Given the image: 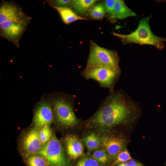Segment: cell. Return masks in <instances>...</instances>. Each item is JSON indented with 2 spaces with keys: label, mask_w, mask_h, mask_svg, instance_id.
Here are the masks:
<instances>
[{
  "label": "cell",
  "mask_w": 166,
  "mask_h": 166,
  "mask_svg": "<svg viewBox=\"0 0 166 166\" xmlns=\"http://www.w3.org/2000/svg\"><path fill=\"white\" fill-rule=\"evenodd\" d=\"M92 156L99 164L103 166L107 165L111 161L108 153L104 148L95 151Z\"/></svg>",
  "instance_id": "e0dca14e"
},
{
  "label": "cell",
  "mask_w": 166,
  "mask_h": 166,
  "mask_svg": "<svg viewBox=\"0 0 166 166\" xmlns=\"http://www.w3.org/2000/svg\"><path fill=\"white\" fill-rule=\"evenodd\" d=\"M132 159L130 154L126 148L121 152L118 154L115 160L110 166H115L120 162L124 161H128Z\"/></svg>",
  "instance_id": "7402d4cb"
},
{
  "label": "cell",
  "mask_w": 166,
  "mask_h": 166,
  "mask_svg": "<svg viewBox=\"0 0 166 166\" xmlns=\"http://www.w3.org/2000/svg\"><path fill=\"white\" fill-rule=\"evenodd\" d=\"M45 160L39 156L33 155L28 158L27 162L28 166H48Z\"/></svg>",
  "instance_id": "d6986e66"
},
{
  "label": "cell",
  "mask_w": 166,
  "mask_h": 166,
  "mask_svg": "<svg viewBox=\"0 0 166 166\" xmlns=\"http://www.w3.org/2000/svg\"><path fill=\"white\" fill-rule=\"evenodd\" d=\"M115 0H106L105 1L104 8L108 14L109 18L114 21L116 19L115 15Z\"/></svg>",
  "instance_id": "ffe728a7"
},
{
  "label": "cell",
  "mask_w": 166,
  "mask_h": 166,
  "mask_svg": "<svg viewBox=\"0 0 166 166\" xmlns=\"http://www.w3.org/2000/svg\"><path fill=\"white\" fill-rule=\"evenodd\" d=\"M27 16L21 7L12 1H3L0 6V24L8 21L24 18Z\"/></svg>",
  "instance_id": "9c48e42d"
},
{
  "label": "cell",
  "mask_w": 166,
  "mask_h": 166,
  "mask_svg": "<svg viewBox=\"0 0 166 166\" xmlns=\"http://www.w3.org/2000/svg\"><path fill=\"white\" fill-rule=\"evenodd\" d=\"M83 141L89 151H93L98 148L101 145V140L96 133H91L84 137Z\"/></svg>",
  "instance_id": "2e32d148"
},
{
  "label": "cell",
  "mask_w": 166,
  "mask_h": 166,
  "mask_svg": "<svg viewBox=\"0 0 166 166\" xmlns=\"http://www.w3.org/2000/svg\"><path fill=\"white\" fill-rule=\"evenodd\" d=\"M114 10L116 19H123L137 15L126 6L124 1L122 0H115Z\"/></svg>",
  "instance_id": "5bb4252c"
},
{
  "label": "cell",
  "mask_w": 166,
  "mask_h": 166,
  "mask_svg": "<svg viewBox=\"0 0 166 166\" xmlns=\"http://www.w3.org/2000/svg\"><path fill=\"white\" fill-rule=\"evenodd\" d=\"M97 1L96 0H74L72 5L76 12L82 14L87 11Z\"/></svg>",
  "instance_id": "9a60e30c"
},
{
  "label": "cell",
  "mask_w": 166,
  "mask_h": 166,
  "mask_svg": "<svg viewBox=\"0 0 166 166\" xmlns=\"http://www.w3.org/2000/svg\"><path fill=\"white\" fill-rule=\"evenodd\" d=\"M51 131L49 125L43 126L39 132V137L42 144H45L52 136Z\"/></svg>",
  "instance_id": "44dd1931"
},
{
  "label": "cell",
  "mask_w": 166,
  "mask_h": 166,
  "mask_svg": "<svg viewBox=\"0 0 166 166\" xmlns=\"http://www.w3.org/2000/svg\"><path fill=\"white\" fill-rule=\"evenodd\" d=\"M151 17L143 18L139 21L136 29L128 34H123L113 32V35L119 38L124 44L134 43L140 45H150L161 50L164 48L166 38L155 35L152 32L149 25Z\"/></svg>",
  "instance_id": "7a4b0ae2"
},
{
  "label": "cell",
  "mask_w": 166,
  "mask_h": 166,
  "mask_svg": "<svg viewBox=\"0 0 166 166\" xmlns=\"http://www.w3.org/2000/svg\"><path fill=\"white\" fill-rule=\"evenodd\" d=\"M42 144L39 137V132L34 128L30 131L24 137L22 143L24 150L32 154L39 152Z\"/></svg>",
  "instance_id": "8fae6325"
},
{
  "label": "cell",
  "mask_w": 166,
  "mask_h": 166,
  "mask_svg": "<svg viewBox=\"0 0 166 166\" xmlns=\"http://www.w3.org/2000/svg\"><path fill=\"white\" fill-rule=\"evenodd\" d=\"M117 52L102 47L93 41L90 42L89 57L85 69L98 66H105L120 69Z\"/></svg>",
  "instance_id": "5b68a950"
},
{
  "label": "cell",
  "mask_w": 166,
  "mask_h": 166,
  "mask_svg": "<svg viewBox=\"0 0 166 166\" xmlns=\"http://www.w3.org/2000/svg\"><path fill=\"white\" fill-rule=\"evenodd\" d=\"M55 117L61 124L72 127L76 125L78 120L73 111L70 97L65 95H56L50 99Z\"/></svg>",
  "instance_id": "277c9868"
},
{
  "label": "cell",
  "mask_w": 166,
  "mask_h": 166,
  "mask_svg": "<svg viewBox=\"0 0 166 166\" xmlns=\"http://www.w3.org/2000/svg\"><path fill=\"white\" fill-rule=\"evenodd\" d=\"M121 74L120 69L105 66H98L85 69L81 73L86 79L97 81L102 87L114 90L116 83Z\"/></svg>",
  "instance_id": "3957f363"
},
{
  "label": "cell",
  "mask_w": 166,
  "mask_h": 166,
  "mask_svg": "<svg viewBox=\"0 0 166 166\" xmlns=\"http://www.w3.org/2000/svg\"><path fill=\"white\" fill-rule=\"evenodd\" d=\"M41 101L35 112L33 121L36 126L43 127L52 122L53 115L50 104L44 99Z\"/></svg>",
  "instance_id": "30bf717a"
},
{
  "label": "cell",
  "mask_w": 166,
  "mask_h": 166,
  "mask_svg": "<svg viewBox=\"0 0 166 166\" xmlns=\"http://www.w3.org/2000/svg\"><path fill=\"white\" fill-rule=\"evenodd\" d=\"M130 166H143L140 162L133 159L128 161Z\"/></svg>",
  "instance_id": "d4e9b609"
},
{
  "label": "cell",
  "mask_w": 166,
  "mask_h": 166,
  "mask_svg": "<svg viewBox=\"0 0 166 166\" xmlns=\"http://www.w3.org/2000/svg\"><path fill=\"white\" fill-rule=\"evenodd\" d=\"M101 145L113 162L121 152L127 148L129 142L127 136L122 133L108 134L101 137Z\"/></svg>",
  "instance_id": "ba28073f"
},
{
  "label": "cell",
  "mask_w": 166,
  "mask_h": 166,
  "mask_svg": "<svg viewBox=\"0 0 166 166\" xmlns=\"http://www.w3.org/2000/svg\"><path fill=\"white\" fill-rule=\"evenodd\" d=\"M48 4L51 6L67 7L73 5L74 0H46Z\"/></svg>",
  "instance_id": "cb8c5ba5"
},
{
  "label": "cell",
  "mask_w": 166,
  "mask_h": 166,
  "mask_svg": "<svg viewBox=\"0 0 166 166\" xmlns=\"http://www.w3.org/2000/svg\"><path fill=\"white\" fill-rule=\"evenodd\" d=\"M52 166H66L67 164L61 144L53 135L39 152Z\"/></svg>",
  "instance_id": "52a82bcc"
},
{
  "label": "cell",
  "mask_w": 166,
  "mask_h": 166,
  "mask_svg": "<svg viewBox=\"0 0 166 166\" xmlns=\"http://www.w3.org/2000/svg\"><path fill=\"white\" fill-rule=\"evenodd\" d=\"M75 166H100L99 163L94 158L85 156L80 159Z\"/></svg>",
  "instance_id": "603a6c76"
},
{
  "label": "cell",
  "mask_w": 166,
  "mask_h": 166,
  "mask_svg": "<svg viewBox=\"0 0 166 166\" xmlns=\"http://www.w3.org/2000/svg\"><path fill=\"white\" fill-rule=\"evenodd\" d=\"M104 7L101 3L95 5L91 10L89 14L92 18L97 19H102L105 14Z\"/></svg>",
  "instance_id": "ac0fdd59"
},
{
  "label": "cell",
  "mask_w": 166,
  "mask_h": 166,
  "mask_svg": "<svg viewBox=\"0 0 166 166\" xmlns=\"http://www.w3.org/2000/svg\"><path fill=\"white\" fill-rule=\"evenodd\" d=\"M65 141L68 154L73 159H76L83 153L84 147L81 142L76 136L72 135L67 136Z\"/></svg>",
  "instance_id": "7c38bea8"
},
{
  "label": "cell",
  "mask_w": 166,
  "mask_h": 166,
  "mask_svg": "<svg viewBox=\"0 0 166 166\" xmlns=\"http://www.w3.org/2000/svg\"><path fill=\"white\" fill-rule=\"evenodd\" d=\"M116 166H130L128 161H124L117 164Z\"/></svg>",
  "instance_id": "484cf974"
},
{
  "label": "cell",
  "mask_w": 166,
  "mask_h": 166,
  "mask_svg": "<svg viewBox=\"0 0 166 166\" xmlns=\"http://www.w3.org/2000/svg\"><path fill=\"white\" fill-rule=\"evenodd\" d=\"M59 14L63 22L69 24L78 20H86L76 14L69 7H53Z\"/></svg>",
  "instance_id": "4fadbf2b"
},
{
  "label": "cell",
  "mask_w": 166,
  "mask_h": 166,
  "mask_svg": "<svg viewBox=\"0 0 166 166\" xmlns=\"http://www.w3.org/2000/svg\"><path fill=\"white\" fill-rule=\"evenodd\" d=\"M31 19L30 17L8 21L0 24V36L19 47V41Z\"/></svg>",
  "instance_id": "8992f818"
},
{
  "label": "cell",
  "mask_w": 166,
  "mask_h": 166,
  "mask_svg": "<svg viewBox=\"0 0 166 166\" xmlns=\"http://www.w3.org/2000/svg\"><path fill=\"white\" fill-rule=\"evenodd\" d=\"M110 92L89 122L107 131L121 125L130 130L140 117V105L123 90Z\"/></svg>",
  "instance_id": "6da1fadb"
}]
</instances>
